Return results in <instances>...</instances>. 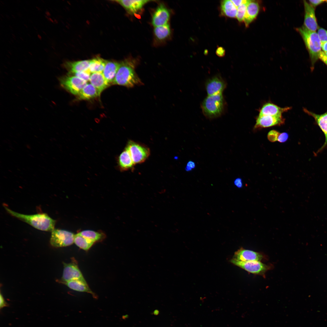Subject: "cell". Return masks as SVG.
I'll return each instance as SVG.
<instances>
[{"label": "cell", "mask_w": 327, "mask_h": 327, "mask_svg": "<svg viewBox=\"0 0 327 327\" xmlns=\"http://www.w3.org/2000/svg\"><path fill=\"white\" fill-rule=\"evenodd\" d=\"M263 257V256L259 253L242 248L235 253L233 258L240 261L247 262L260 261Z\"/></svg>", "instance_id": "cell-16"}, {"label": "cell", "mask_w": 327, "mask_h": 327, "mask_svg": "<svg viewBox=\"0 0 327 327\" xmlns=\"http://www.w3.org/2000/svg\"><path fill=\"white\" fill-rule=\"evenodd\" d=\"M77 96L79 99L88 100L95 98L100 95L94 87L91 84H88Z\"/></svg>", "instance_id": "cell-24"}, {"label": "cell", "mask_w": 327, "mask_h": 327, "mask_svg": "<svg viewBox=\"0 0 327 327\" xmlns=\"http://www.w3.org/2000/svg\"><path fill=\"white\" fill-rule=\"evenodd\" d=\"M107 61L100 58H96L90 60L89 71L91 73H102Z\"/></svg>", "instance_id": "cell-29"}, {"label": "cell", "mask_w": 327, "mask_h": 327, "mask_svg": "<svg viewBox=\"0 0 327 327\" xmlns=\"http://www.w3.org/2000/svg\"><path fill=\"white\" fill-rule=\"evenodd\" d=\"M137 63L136 60L131 59H126L119 63L113 84L128 88L143 84L135 71Z\"/></svg>", "instance_id": "cell-1"}, {"label": "cell", "mask_w": 327, "mask_h": 327, "mask_svg": "<svg viewBox=\"0 0 327 327\" xmlns=\"http://www.w3.org/2000/svg\"><path fill=\"white\" fill-rule=\"evenodd\" d=\"M74 243L79 248L85 251L88 250L95 243L78 233L75 235Z\"/></svg>", "instance_id": "cell-28"}, {"label": "cell", "mask_w": 327, "mask_h": 327, "mask_svg": "<svg viewBox=\"0 0 327 327\" xmlns=\"http://www.w3.org/2000/svg\"><path fill=\"white\" fill-rule=\"evenodd\" d=\"M216 54L219 57H223L225 54V50L222 47H218L216 51Z\"/></svg>", "instance_id": "cell-36"}, {"label": "cell", "mask_w": 327, "mask_h": 327, "mask_svg": "<svg viewBox=\"0 0 327 327\" xmlns=\"http://www.w3.org/2000/svg\"><path fill=\"white\" fill-rule=\"evenodd\" d=\"M170 12L167 8L160 4L154 12L152 18V24L155 27L167 24L170 18Z\"/></svg>", "instance_id": "cell-14"}, {"label": "cell", "mask_w": 327, "mask_h": 327, "mask_svg": "<svg viewBox=\"0 0 327 327\" xmlns=\"http://www.w3.org/2000/svg\"><path fill=\"white\" fill-rule=\"evenodd\" d=\"M220 9L223 14L231 18L236 17L237 8L231 0L222 1L220 4Z\"/></svg>", "instance_id": "cell-25"}, {"label": "cell", "mask_w": 327, "mask_h": 327, "mask_svg": "<svg viewBox=\"0 0 327 327\" xmlns=\"http://www.w3.org/2000/svg\"><path fill=\"white\" fill-rule=\"evenodd\" d=\"M325 2H326V3H327V0H326Z\"/></svg>", "instance_id": "cell-44"}, {"label": "cell", "mask_w": 327, "mask_h": 327, "mask_svg": "<svg viewBox=\"0 0 327 327\" xmlns=\"http://www.w3.org/2000/svg\"><path fill=\"white\" fill-rule=\"evenodd\" d=\"M70 289L77 291L86 292L91 294L95 298L97 296L91 289L86 282L80 280L74 279L70 280L64 282Z\"/></svg>", "instance_id": "cell-22"}, {"label": "cell", "mask_w": 327, "mask_h": 327, "mask_svg": "<svg viewBox=\"0 0 327 327\" xmlns=\"http://www.w3.org/2000/svg\"><path fill=\"white\" fill-rule=\"evenodd\" d=\"M235 185L239 188L242 187L243 183L242 179L239 178L236 179L234 181Z\"/></svg>", "instance_id": "cell-40"}, {"label": "cell", "mask_w": 327, "mask_h": 327, "mask_svg": "<svg viewBox=\"0 0 327 327\" xmlns=\"http://www.w3.org/2000/svg\"><path fill=\"white\" fill-rule=\"evenodd\" d=\"M225 81L220 76H214L206 81L205 87L208 95H211L222 92L226 87Z\"/></svg>", "instance_id": "cell-10"}, {"label": "cell", "mask_w": 327, "mask_h": 327, "mask_svg": "<svg viewBox=\"0 0 327 327\" xmlns=\"http://www.w3.org/2000/svg\"><path fill=\"white\" fill-rule=\"evenodd\" d=\"M61 85L71 94L78 95L87 84V82L73 75H69L60 78Z\"/></svg>", "instance_id": "cell-7"}, {"label": "cell", "mask_w": 327, "mask_h": 327, "mask_svg": "<svg viewBox=\"0 0 327 327\" xmlns=\"http://www.w3.org/2000/svg\"><path fill=\"white\" fill-rule=\"evenodd\" d=\"M309 1L310 3V4L312 5L313 7H316L317 5L322 4L325 1V0H309Z\"/></svg>", "instance_id": "cell-39"}, {"label": "cell", "mask_w": 327, "mask_h": 327, "mask_svg": "<svg viewBox=\"0 0 327 327\" xmlns=\"http://www.w3.org/2000/svg\"><path fill=\"white\" fill-rule=\"evenodd\" d=\"M249 0H243V3L237 8L236 18L240 22L244 21L246 6Z\"/></svg>", "instance_id": "cell-30"}, {"label": "cell", "mask_w": 327, "mask_h": 327, "mask_svg": "<svg viewBox=\"0 0 327 327\" xmlns=\"http://www.w3.org/2000/svg\"><path fill=\"white\" fill-rule=\"evenodd\" d=\"M319 58L327 65V55L323 51H321L319 55Z\"/></svg>", "instance_id": "cell-37"}, {"label": "cell", "mask_w": 327, "mask_h": 327, "mask_svg": "<svg viewBox=\"0 0 327 327\" xmlns=\"http://www.w3.org/2000/svg\"><path fill=\"white\" fill-rule=\"evenodd\" d=\"M118 164L120 169L123 170L131 169L134 165L129 152L126 148L119 157Z\"/></svg>", "instance_id": "cell-23"}, {"label": "cell", "mask_w": 327, "mask_h": 327, "mask_svg": "<svg viewBox=\"0 0 327 327\" xmlns=\"http://www.w3.org/2000/svg\"><path fill=\"white\" fill-rule=\"evenodd\" d=\"M91 73L88 70L77 72L69 74H73L79 78L86 81L90 80Z\"/></svg>", "instance_id": "cell-31"}, {"label": "cell", "mask_w": 327, "mask_h": 327, "mask_svg": "<svg viewBox=\"0 0 327 327\" xmlns=\"http://www.w3.org/2000/svg\"><path fill=\"white\" fill-rule=\"evenodd\" d=\"M285 120L282 116L259 115L256 118L254 128L258 129L280 125L284 123Z\"/></svg>", "instance_id": "cell-11"}, {"label": "cell", "mask_w": 327, "mask_h": 327, "mask_svg": "<svg viewBox=\"0 0 327 327\" xmlns=\"http://www.w3.org/2000/svg\"><path fill=\"white\" fill-rule=\"evenodd\" d=\"M202 112L209 119L218 118L224 114L226 108V103L222 94L208 95L201 104Z\"/></svg>", "instance_id": "cell-3"}, {"label": "cell", "mask_w": 327, "mask_h": 327, "mask_svg": "<svg viewBox=\"0 0 327 327\" xmlns=\"http://www.w3.org/2000/svg\"><path fill=\"white\" fill-rule=\"evenodd\" d=\"M303 111L314 118L315 123L321 130L325 136V142L316 152L317 154L327 147V111L323 114H319L310 111L306 108H304Z\"/></svg>", "instance_id": "cell-13"}, {"label": "cell", "mask_w": 327, "mask_h": 327, "mask_svg": "<svg viewBox=\"0 0 327 327\" xmlns=\"http://www.w3.org/2000/svg\"><path fill=\"white\" fill-rule=\"evenodd\" d=\"M279 133L276 130H271L267 134V138L268 140L271 142H275L277 140Z\"/></svg>", "instance_id": "cell-32"}, {"label": "cell", "mask_w": 327, "mask_h": 327, "mask_svg": "<svg viewBox=\"0 0 327 327\" xmlns=\"http://www.w3.org/2000/svg\"><path fill=\"white\" fill-rule=\"evenodd\" d=\"M317 33L321 42L327 41V30L319 27Z\"/></svg>", "instance_id": "cell-33"}, {"label": "cell", "mask_w": 327, "mask_h": 327, "mask_svg": "<svg viewBox=\"0 0 327 327\" xmlns=\"http://www.w3.org/2000/svg\"><path fill=\"white\" fill-rule=\"evenodd\" d=\"M4 207L11 215L31 226L38 230L51 232L54 229L56 221L46 213L27 215L14 211L5 205Z\"/></svg>", "instance_id": "cell-2"}, {"label": "cell", "mask_w": 327, "mask_h": 327, "mask_svg": "<svg viewBox=\"0 0 327 327\" xmlns=\"http://www.w3.org/2000/svg\"><path fill=\"white\" fill-rule=\"evenodd\" d=\"M234 5L237 8L243 2V0H231Z\"/></svg>", "instance_id": "cell-42"}, {"label": "cell", "mask_w": 327, "mask_h": 327, "mask_svg": "<svg viewBox=\"0 0 327 327\" xmlns=\"http://www.w3.org/2000/svg\"><path fill=\"white\" fill-rule=\"evenodd\" d=\"M325 53L326 54V55H327V52H325Z\"/></svg>", "instance_id": "cell-43"}, {"label": "cell", "mask_w": 327, "mask_h": 327, "mask_svg": "<svg viewBox=\"0 0 327 327\" xmlns=\"http://www.w3.org/2000/svg\"><path fill=\"white\" fill-rule=\"evenodd\" d=\"M51 232L50 243L54 247L67 246L74 243L75 235L71 232L54 228Z\"/></svg>", "instance_id": "cell-6"}, {"label": "cell", "mask_w": 327, "mask_h": 327, "mask_svg": "<svg viewBox=\"0 0 327 327\" xmlns=\"http://www.w3.org/2000/svg\"><path fill=\"white\" fill-rule=\"evenodd\" d=\"M154 32L156 38L158 41H162L167 39L171 34L169 25H166L155 27Z\"/></svg>", "instance_id": "cell-26"}, {"label": "cell", "mask_w": 327, "mask_h": 327, "mask_svg": "<svg viewBox=\"0 0 327 327\" xmlns=\"http://www.w3.org/2000/svg\"><path fill=\"white\" fill-rule=\"evenodd\" d=\"M290 109V107H281L272 103L267 102L260 109L259 115L281 116L282 113Z\"/></svg>", "instance_id": "cell-15"}, {"label": "cell", "mask_w": 327, "mask_h": 327, "mask_svg": "<svg viewBox=\"0 0 327 327\" xmlns=\"http://www.w3.org/2000/svg\"><path fill=\"white\" fill-rule=\"evenodd\" d=\"M0 309L6 307H8L9 305V304L5 301L4 298L2 294L0 293Z\"/></svg>", "instance_id": "cell-38"}, {"label": "cell", "mask_w": 327, "mask_h": 327, "mask_svg": "<svg viewBox=\"0 0 327 327\" xmlns=\"http://www.w3.org/2000/svg\"><path fill=\"white\" fill-rule=\"evenodd\" d=\"M90 81L97 90L99 95L102 91L110 85L105 78L102 73H93L91 75Z\"/></svg>", "instance_id": "cell-21"}, {"label": "cell", "mask_w": 327, "mask_h": 327, "mask_svg": "<svg viewBox=\"0 0 327 327\" xmlns=\"http://www.w3.org/2000/svg\"><path fill=\"white\" fill-rule=\"evenodd\" d=\"M259 10V3L255 1L249 0L247 5L244 21L246 27L256 17Z\"/></svg>", "instance_id": "cell-18"}, {"label": "cell", "mask_w": 327, "mask_h": 327, "mask_svg": "<svg viewBox=\"0 0 327 327\" xmlns=\"http://www.w3.org/2000/svg\"><path fill=\"white\" fill-rule=\"evenodd\" d=\"M126 149L129 152L134 165L144 162L150 155L149 148L133 140L128 141Z\"/></svg>", "instance_id": "cell-5"}, {"label": "cell", "mask_w": 327, "mask_h": 327, "mask_svg": "<svg viewBox=\"0 0 327 327\" xmlns=\"http://www.w3.org/2000/svg\"><path fill=\"white\" fill-rule=\"evenodd\" d=\"M196 167V164L194 162L192 161H189L187 164L185 168V170L186 171H190L192 169H194Z\"/></svg>", "instance_id": "cell-35"}, {"label": "cell", "mask_w": 327, "mask_h": 327, "mask_svg": "<svg viewBox=\"0 0 327 327\" xmlns=\"http://www.w3.org/2000/svg\"><path fill=\"white\" fill-rule=\"evenodd\" d=\"M233 264L253 274L264 275L270 266L259 261L243 262L233 258L230 260Z\"/></svg>", "instance_id": "cell-8"}, {"label": "cell", "mask_w": 327, "mask_h": 327, "mask_svg": "<svg viewBox=\"0 0 327 327\" xmlns=\"http://www.w3.org/2000/svg\"><path fill=\"white\" fill-rule=\"evenodd\" d=\"M119 66L116 61H107L102 74L110 85L113 84Z\"/></svg>", "instance_id": "cell-19"}, {"label": "cell", "mask_w": 327, "mask_h": 327, "mask_svg": "<svg viewBox=\"0 0 327 327\" xmlns=\"http://www.w3.org/2000/svg\"><path fill=\"white\" fill-rule=\"evenodd\" d=\"M296 30L302 36L309 52L313 70L321 51V41L317 33L308 29L304 25L296 28Z\"/></svg>", "instance_id": "cell-4"}, {"label": "cell", "mask_w": 327, "mask_h": 327, "mask_svg": "<svg viewBox=\"0 0 327 327\" xmlns=\"http://www.w3.org/2000/svg\"><path fill=\"white\" fill-rule=\"evenodd\" d=\"M64 270L62 277V283L74 279L81 280L86 282L80 270L77 262L73 258L72 261L69 263H63Z\"/></svg>", "instance_id": "cell-9"}, {"label": "cell", "mask_w": 327, "mask_h": 327, "mask_svg": "<svg viewBox=\"0 0 327 327\" xmlns=\"http://www.w3.org/2000/svg\"><path fill=\"white\" fill-rule=\"evenodd\" d=\"M305 9L304 26L308 29L315 31L318 27L314 7L306 1H303Z\"/></svg>", "instance_id": "cell-12"}, {"label": "cell", "mask_w": 327, "mask_h": 327, "mask_svg": "<svg viewBox=\"0 0 327 327\" xmlns=\"http://www.w3.org/2000/svg\"><path fill=\"white\" fill-rule=\"evenodd\" d=\"M90 60L67 62L64 64L69 74L89 70Z\"/></svg>", "instance_id": "cell-20"}, {"label": "cell", "mask_w": 327, "mask_h": 327, "mask_svg": "<svg viewBox=\"0 0 327 327\" xmlns=\"http://www.w3.org/2000/svg\"><path fill=\"white\" fill-rule=\"evenodd\" d=\"M321 48L325 52H327V41L321 42Z\"/></svg>", "instance_id": "cell-41"}, {"label": "cell", "mask_w": 327, "mask_h": 327, "mask_svg": "<svg viewBox=\"0 0 327 327\" xmlns=\"http://www.w3.org/2000/svg\"><path fill=\"white\" fill-rule=\"evenodd\" d=\"M78 233L95 243L101 242L106 237L105 235L103 233L91 230H84Z\"/></svg>", "instance_id": "cell-27"}, {"label": "cell", "mask_w": 327, "mask_h": 327, "mask_svg": "<svg viewBox=\"0 0 327 327\" xmlns=\"http://www.w3.org/2000/svg\"><path fill=\"white\" fill-rule=\"evenodd\" d=\"M289 135L286 132L280 133L277 139V141L280 143L285 142L288 139Z\"/></svg>", "instance_id": "cell-34"}, {"label": "cell", "mask_w": 327, "mask_h": 327, "mask_svg": "<svg viewBox=\"0 0 327 327\" xmlns=\"http://www.w3.org/2000/svg\"><path fill=\"white\" fill-rule=\"evenodd\" d=\"M129 13L134 14L140 11L145 4L149 0H116Z\"/></svg>", "instance_id": "cell-17"}]
</instances>
